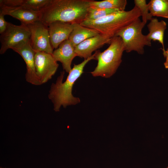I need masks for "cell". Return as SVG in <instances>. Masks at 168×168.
Instances as JSON below:
<instances>
[{"label": "cell", "instance_id": "6da1fadb", "mask_svg": "<svg viewBox=\"0 0 168 168\" xmlns=\"http://www.w3.org/2000/svg\"><path fill=\"white\" fill-rule=\"evenodd\" d=\"M92 0H51L40 11L41 21L47 26L59 21L80 24L86 19Z\"/></svg>", "mask_w": 168, "mask_h": 168}, {"label": "cell", "instance_id": "7a4b0ae2", "mask_svg": "<svg viewBox=\"0 0 168 168\" xmlns=\"http://www.w3.org/2000/svg\"><path fill=\"white\" fill-rule=\"evenodd\" d=\"M96 53L78 64H74L65 81L63 82L64 72H60L55 83L50 86L48 96L54 105V110L59 111L61 106L66 108L68 105H75L80 101L79 98L74 97L72 93L73 86L76 81L83 73L84 67L90 60L95 59Z\"/></svg>", "mask_w": 168, "mask_h": 168}, {"label": "cell", "instance_id": "3957f363", "mask_svg": "<svg viewBox=\"0 0 168 168\" xmlns=\"http://www.w3.org/2000/svg\"><path fill=\"white\" fill-rule=\"evenodd\" d=\"M140 16L139 9L135 6L130 10L119 11L97 20H85L80 24L112 38L119 30Z\"/></svg>", "mask_w": 168, "mask_h": 168}, {"label": "cell", "instance_id": "277c9868", "mask_svg": "<svg viewBox=\"0 0 168 168\" xmlns=\"http://www.w3.org/2000/svg\"><path fill=\"white\" fill-rule=\"evenodd\" d=\"M125 51L123 42L119 36L111 38L108 47L102 52H95V59L97 64L91 72L93 77L109 78L116 71L122 61L123 53Z\"/></svg>", "mask_w": 168, "mask_h": 168}, {"label": "cell", "instance_id": "5b68a950", "mask_svg": "<svg viewBox=\"0 0 168 168\" xmlns=\"http://www.w3.org/2000/svg\"><path fill=\"white\" fill-rule=\"evenodd\" d=\"M145 24L138 18L115 34L114 36H119L122 39L126 52L133 51L142 54L144 53L145 46H151V41L142 33Z\"/></svg>", "mask_w": 168, "mask_h": 168}, {"label": "cell", "instance_id": "8992f818", "mask_svg": "<svg viewBox=\"0 0 168 168\" xmlns=\"http://www.w3.org/2000/svg\"><path fill=\"white\" fill-rule=\"evenodd\" d=\"M30 32L26 25L8 22L6 30L0 35V54H4L9 49H13L30 43Z\"/></svg>", "mask_w": 168, "mask_h": 168}, {"label": "cell", "instance_id": "52a82bcc", "mask_svg": "<svg viewBox=\"0 0 168 168\" xmlns=\"http://www.w3.org/2000/svg\"><path fill=\"white\" fill-rule=\"evenodd\" d=\"M30 32V44L35 52L52 54L54 51L50 41L48 26L41 21L26 25Z\"/></svg>", "mask_w": 168, "mask_h": 168}, {"label": "cell", "instance_id": "ba28073f", "mask_svg": "<svg viewBox=\"0 0 168 168\" xmlns=\"http://www.w3.org/2000/svg\"><path fill=\"white\" fill-rule=\"evenodd\" d=\"M35 63L36 75L41 84L51 79L58 67L52 54L44 52H35Z\"/></svg>", "mask_w": 168, "mask_h": 168}, {"label": "cell", "instance_id": "9c48e42d", "mask_svg": "<svg viewBox=\"0 0 168 168\" xmlns=\"http://www.w3.org/2000/svg\"><path fill=\"white\" fill-rule=\"evenodd\" d=\"M22 58L26 65L25 78L28 82L35 85H41L36 73L35 63V52L33 49L30 43L13 49Z\"/></svg>", "mask_w": 168, "mask_h": 168}, {"label": "cell", "instance_id": "30bf717a", "mask_svg": "<svg viewBox=\"0 0 168 168\" xmlns=\"http://www.w3.org/2000/svg\"><path fill=\"white\" fill-rule=\"evenodd\" d=\"M111 38L102 34L88 38L75 48L77 56L86 59L91 57L92 53L106 44H110Z\"/></svg>", "mask_w": 168, "mask_h": 168}, {"label": "cell", "instance_id": "8fae6325", "mask_svg": "<svg viewBox=\"0 0 168 168\" xmlns=\"http://www.w3.org/2000/svg\"><path fill=\"white\" fill-rule=\"evenodd\" d=\"M48 27L51 46L57 49L63 41L68 39L73 29V24L56 21L48 25Z\"/></svg>", "mask_w": 168, "mask_h": 168}, {"label": "cell", "instance_id": "7c38bea8", "mask_svg": "<svg viewBox=\"0 0 168 168\" xmlns=\"http://www.w3.org/2000/svg\"><path fill=\"white\" fill-rule=\"evenodd\" d=\"M52 54L57 62L62 63L63 69L68 73L72 69L71 65L73 59L77 56L75 47L69 40L63 42L54 51Z\"/></svg>", "mask_w": 168, "mask_h": 168}, {"label": "cell", "instance_id": "4fadbf2b", "mask_svg": "<svg viewBox=\"0 0 168 168\" xmlns=\"http://www.w3.org/2000/svg\"><path fill=\"white\" fill-rule=\"evenodd\" d=\"M0 12L19 20L21 24L26 25L41 21L40 11L22 7H2L0 8Z\"/></svg>", "mask_w": 168, "mask_h": 168}, {"label": "cell", "instance_id": "5bb4252c", "mask_svg": "<svg viewBox=\"0 0 168 168\" xmlns=\"http://www.w3.org/2000/svg\"><path fill=\"white\" fill-rule=\"evenodd\" d=\"M51 0H0V7H22L41 11L46 7Z\"/></svg>", "mask_w": 168, "mask_h": 168}, {"label": "cell", "instance_id": "9a60e30c", "mask_svg": "<svg viewBox=\"0 0 168 168\" xmlns=\"http://www.w3.org/2000/svg\"><path fill=\"white\" fill-rule=\"evenodd\" d=\"M73 26L68 40L75 48L85 40L100 34L96 30L83 26L79 23L73 24Z\"/></svg>", "mask_w": 168, "mask_h": 168}, {"label": "cell", "instance_id": "2e32d148", "mask_svg": "<svg viewBox=\"0 0 168 168\" xmlns=\"http://www.w3.org/2000/svg\"><path fill=\"white\" fill-rule=\"evenodd\" d=\"M149 33L146 35L150 41H157L162 45L163 52L165 51L164 44L165 31L167 28L166 22L163 20L159 21L156 18H152L147 25Z\"/></svg>", "mask_w": 168, "mask_h": 168}, {"label": "cell", "instance_id": "e0dca14e", "mask_svg": "<svg viewBox=\"0 0 168 168\" xmlns=\"http://www.w3.org/2000/svg\"><path fill=\"white\" fill-rule=\"evenodd\" d=\"M148 4L149 12L152 16L168 19V0H151Z\"/></svg>", "mask_w": 168, "mask_h": 168}, {"label": "cell", "instance_id": "ac0fdd59", "mask_svg": "<svg viewBox=\"0 0 168 168\" xmlns=\"http://www.w3.org/2000/svg\"><path fill=\"white\" fill-rule=\"evenodd\" d=\"M127 4V1L126 0H92L90 7L94 8L115 9L124 11Z\"/></svg>", "mask_w": 168, "mask_h": 168}, {"label": "cell", "instance_id": "d6986e66", "mask_svg": "<svg viewBox=\"0 0 168 168\" xmlns=\"http://www.w3.org/2000/svg\"><path fill=\"white\" fill-rule=\"evenodd\" d=\"M119 11L115 9L94 8L90 7L85 20H96L105 17Z\"/></svg>", "mask_w": 168, "mask_h": 168}, {"label": "cell", "instance_id": "ffe728a7", "mask_svg": "<svg viewBox=\"0 0 168 168\" xmlns=\"http://www.w3.org/2000/svg\"><path fill=\"white\" fill-rule=\"evenodd\" d=\"M134 3L141 12L142 21L146 24L148 21H150L152 18L149 12L148 3H146L145 0H134Z\"/></svg>", "mask_w": 168, "mask_h": 168}, {"label": "cell", "instance_id": "44dd1931", "mask_svg": "<svg viewBox=\"0 0 168 168\" xmlns=\"http://www.w3.org/2000/svg\"><path fill=\"white\" fill-rule=\"evenodd\" d=\"M5 15L0 12V34L3 33L6 30L8 22H7L4 18Z\"/></svg>", "mask_w": 168, "mask_h": 168}, {"label": "cell", "instance_id": "7402d4cb", "mask_svg": "<svg viewBox=\"0 0 168 168\" xmlns=\"http://www.w3.org/2000/svg\"><path fill=\"white\" fill-rule=\"evenodd\" d=\"M163 54L164 57L166 58V60L164 63V64L165 67L166 69H168V48L166 50L163 52Z\"/></svg>", "mask_w": 168, "mask_h": 168}, {"label": "cell", "instance_id": "603a6c76", "mask_svg": "<svg viewBox=\"0 0 168 168\" xmlns=\"http://www.w3.org/2000/svg\"><path fill=\"white\" fill-rule=\"evenodd\" d=\"M0 168H3V167H0Z\"/></svg>", "mask_w": 168, "mask_h": 168}, {"label": "cell", "instance_id": "cb8c5ba5", "mask_svg": "<svg viewBox=\"0 0 168 168\" xmlns=\"http://www.w3.org/2000/svg\"><path fill=\"white\" fill-rule=\"evenodd\" d=\"M166 168H168V166Z\"/></svg>", "mask_w": 168, "mask_h": 168}]
</instances>
